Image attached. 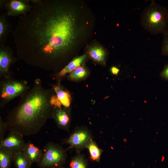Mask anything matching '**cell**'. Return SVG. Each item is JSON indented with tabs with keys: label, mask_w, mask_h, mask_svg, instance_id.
<instances>
[{
	"label": "cell",
	"mask_w": 168,
	"mask_h": 168,
	"mask_svg": "<svg viewBox=\"0 0 168 168\" xmlns=\"http://www.w3.org/2000/svg\"><path fill=\"white\" fill-rule=\"evenodd\" d=\"M12 32L17 54L27 63L49 70L74 49L81 32L72 1L30 0Z\"/></svg>",
	"instance_id": "1"
},
{
	"label": "cell",
	"mask_w": 168,
	"mask_h": 168,
	"mask_svg": "<svg viewBox=\"0 0 168 168\" xmlns=\"http://www.w3.org/2000/svg\"><path fill=\"white\" fill-rule=\"evenodd\" d=\"M54 93L53 88L44 87L41 81L36 79L33 87L21 96L18 105L7 115V129L23 137L38 133L52 118L54 106L51 100Z\"/></svg>",
	"instance_id": "2"
},
{
	"label": "cell",
	"mask_w": 168,
	"mask_h": 168,
	"mask_svg": "<svg viewBox=\"0 0 168 168\" xmlns=\"http://www.w3.org/2000/svg\"><path fill=\"white\" fill-rule=\"evenodd\" d=\"M141 24L152 35L164 34L168 31V10L152 0L142 11Z\"/></svg>",
	"instance_id": "3"
},
{
	"label": "cell",
	"mask_w": 168,
	"mask_h": 168,
	"mask_svg": "<svg viewBox=\"0 0 168 168\" xmlns=\"http://www.w3.org/2000/svg\"><path fill=\"white\" fill-rule=\"evenodd\" d=\"M66 150L61 146L49 142L43 147V153L37 163L41 168H53L62 166L66 161Z\"/></svg>",
	"instance_id": "4"
},
{
	"label": "cell",
	"mask_w": 168,
	"mask_h": 168,
	"mask_svg": "<svg viewBox=\"0 0 168 168\" xmlns=\"http://www.w3.org/2000/svg\"><path fill=\"white\" fill-rule=\"evenodd\" d=\"M30 89L26 81L15 79L11 77L3 78L0 82V107L21 96Z\"/></svg>",
	"instance_id": "5"
},
{
	"label": "cell",
	"mask_w": 168,
	"mask_h": 168,
	"mask_svg": "<svg viewBox=\"0 0 168 168\" xmlns=\"http://www.w3.org/2000/svg\"><path fill=\"white\" fill-rule=\"evenodd\" d=\"M23 137L18 132L10 131L8 136L0 142V148L6 149L14 154L23 152L26 144Z\"/></svg>",
	"instance_id": "6"
},
{
	"label": "cell",
	"mask_w": 168,
	"mask_h": 168,
	"mask_svg": "<svg viewBox=\"0 0 168 168\" xmlns=\"http://www.w3.org/2000/svg\"><path fill=\"white\" fill-rule=\"evenodd\" d=\"M91 138L89 130L81 128L76 129L65 141V143L69 144L70 148L81 150L86 147L87 143Z\"/></svg>",
	"instance_id": "7"
},
{
	"label": "cell",
	"mask_w": 168,
	"mask_h": 168,
	"mask_svg": "<svg viewBox=\"0 0 168 168\" xmlns=\"http://www.w3.org/2000/svg\"><path fill=\"white\" fill-rule=\"evenodd\" d=\"M4 2L3 3L7 11L6 14L8 16L24 15L28 12L32 7L29 4L30 0H9L4 1Z\"/></svg>",
	"instance_id": "8"
},
{
	"label": "cell",
	"mask_w": 168,
	"mask_h": 168,
	"mask_svg": "<svg viewBox=\"0 0 168 168\" xmlns=\"http://www.w3.org/2000/svg\"><path fill=\"white\" fill-rule=\"evenodd\" d=\"M13 51L8 47L5 46L4 44H1L0 46V76L5 78L11 77L9 71L11 64L15 61Z\"/></svg>",
	"instance_id": "9"
},
{
	"label": "cell",
	"mask_w": 168,
	"mask_h": 168,
	"mask_svg": "<svg viewBox=\"0 0 168 168\" xmlns=\"http://www.w3.org/2000/svg\"><path fill=\"white\" fill-rule=\"evenodd\" d=\"M55 93L52 96L51 102L54 107H60L63 106L68 108L71 103V96L68 91L64 90L59 84L53 86Z\"/></svg>",
	"instance_id": "10"
},
{
	"label": "cell",
	"mask_w": 168,
	"mask_h": 168,
	"mask_svg": "<svg viewBox=\"0 0 168 168\" xmlns=\"http://www.w3.org/2000/svg\"><path fill=\"white\" fill-rule=\"evenodd\" d=\"M68 108L63 106L60 107H54L52 116L58 127L66 131L69 130L70 122Z\"/></svg>",
	"instance_id": "11"
},
{
	"label": "cell",
	"mask_w": 168,
	"mask_h": 168,
	"mask_svg": "<svg viewBox=\"0 0 168 168\" xmlns=\"http://www.w3.org/2000/svg\"><path fill=\"white\" fill-rule=\"evenodd\" d=\"M23 152L32 164L38 163L42 156L43 150L38 148L30 141H29L26 143Z\"/></svg>",
	"instance_id": "12"
},
{
	"label": "cell",
	"mask_w": 168,
	"mask_h": 168,
	"mask_svg": "<svg viewBox=\"0 0 168 168\" xmlns=\"http://www.w3.org/2000/svg\"><path fill=\"white\" fill-rule=\"evenodd\" d=\"M86 57V55L85 54L73 59L57 73V77H62L71 72L80 66L85 60Z\"/></svg>",
	"instance_id": "13"
},
{
	"label": "cell",
	"mask_w": 168,
	"mask_h": 168,
	"mask_svg": "<svg viewBox=\"0 0 168 168\" xmlns=\"http://www.w3.org/2000/svg\"><path fill=\"white\" fill-rule=\"evenodd\" d=\"M88 53L93 60L100 63H105L107 54L102 47L98 45L92 46L89 49Z\"/></svg>",
	"instance_id": "14"
},
{
	"label": "cell",
	"mask_w": 168,
	"mask_h": 168,
	"mask_svg": "<svg viewBox=\"0 0 168 168\" xmlns=\"http://www.w3.org/2000/svg\"><path fill=\"white\" fill-rule=\"evenodd\" d=\"M6 14H1L0 16V42L4 44L9 33L11 32V26L7 19Z\"/></svg>",
	"instance_id": "15"
},
{
	"label": "cell",
	"mask_w": 168,
	"mask_h": 168,
	"mask_svg": "<svg viewBox=\"0 0 168 168\" xmlns=\"http://www.w3.org/2000/svg\"><path fill=\"white\" fill-rule=\"evenodd\" d=\"M13 161L16 168H31L32 164L23 152L14 154Z\"/></svg>",
	"instance_id": "16"
},
{
	"label": "cell",
	"mask_w": 168,
	"mask_h": 168,
	"mask_svg": "<svg viewBox=\"0 0 168 168\" xmlns=\"http://www.w3.org/2000/svg\"><path fill=\"white\" fill-rule=\"evenodd\" d=\"M14 155L11 152L0 148V168H10L13 161Z\"/></svg>",
	"instance_id": "17"
},
{
	"label": "cell",
	"mask_w": 168,
	"mask_h": 168,
	"mask_svg": "<svg viewBox=\"0 0 168 168\" xmlns=\"http://www.w3.org/2000/svg\"><path fill=\"white\" fill-rule=\"evenodd\" d=\"M86 148L88 149L91 158L92 160L96 161L99 160L102 152V150L92 138L87 143Z\"/></svg>",
	"instance_id": "18"
},
{
	"label": "cell",
	"mask_w": 168,
	"mask_h": 168,
	"mask_svg": "<svg viewBox=\"0 0 168 168\" xmlns=\"http://www.w3.org/2000/svg\"><path fill=\"white\" fill-rule=\"evenodd\" d=\"M88 74L87 69L84 67L80 66L70 73L68 77L71 80L78 81L85 78Z\"/></svg>",
	"instance_id": "19"
},
{
	"label": "cell",
	"mask_w": 168,
	"mask_h": 168,
	"mask_svg": "<svg viewBox=\"0 0 168 168\" xmlns=\"http://www.w3.org/2000/svg\"><path fill=\"white\" fill-rule=\"evenodd\" d=\"M69 166V168H87V162L83 155L78 154L72 159Z\"/></svg>",
	"instance_id": "20"
},
{
	"label": "cell",
	"mask_w": 168,
	"mask_h": 168,
	"mask_svg": "<svg viewBox=\"0 0 168 168\" xmlns=\"http://www.w3.org/2000/svg\"><path fill=\"white\" fill-rule=\"evenodd\" d=\"M163 35L161 48V54L164 56H168V31Z\"/></svg>",
	"instance_id": "21"
},
{
	"label": "cell",
	"mask_w": 168,
	"mask_h": 168,
	"mask_svg": "<svg viewBox=\"0 0 168 168\" xmlns=\"http://www.w3.org/2000/svg\"><path fill=\"white\" fill-rule=\"evenodd\" d=\"M7 129V124L6 122L3 121L2 118L0 117V142L3 139V137Z\"/></svg>",
	"instance_id": "22"
},
{
	"label": "cell",
	"mask_w": 168,
	"mask_h": 168,
	"mask_svg": "<svg viewBox=\"0 0 168 168\" xmlns=\"http://www.w3.org/2000/svg\"><path fill=\"white\" fill-rule=\"evenodd\" d=\"M159 75L163 79L168 81V63L164 65Z\"/></svg>",
	"instance_id": "23"
},
{
	"label": "cell",
	"mask_w": 168,
	"mask_h": 168,
	"mask_svg": "<svg viewBox=\"0 0 168 168\" xmlns=\"http://www.w3.org/2000/svg\"><path fill=\"white\" fill-rule=\"evenodd\" d=\"M119 71V69L115 66L112 67L110 69L111 73L114 75H117Z\"/></svg>",
	"instance_id": "24"
},
{
	"label": "cell",
	"mask_w": 168,
	"mask_h": 168,
	"mask_svg": "<svg viewBox=\"0 0 168 168\" xmlns=\"http://www.w3.org/2000/svg\"><path fill=\"white\" fill-rule=\"evenodd\" d=\"M64 168V167H63L62 166H61L57 167H54V168Z\"/></svg>",
	"instance_id": "25"
}]
</instances>
